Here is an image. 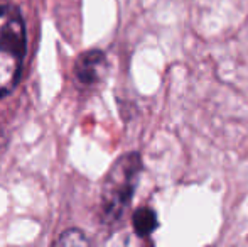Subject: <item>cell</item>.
I'll list each match as a JSON object with an SVG mask.
<instances>
[{"label":"cell","mask_w":248,"mask_h":247,"mask_svg":"<svg viewBox=\"0 0 248 247\" xmlns=\"http://www.w3.org/2000/svg\"><path fill=\"white\" fill-rule=\"evenodd\" d=\"M142 159L139 152H127L115 161L101 186V215L107 224H117L134 198Z\"/></svg>","instance_id":"6da1fadb"},{"label":"cell","mask_w":248,"mask_h":247,"mask_svg":"<svg viewBox=\"0 0 248 247\" xmlns=\"http://www.w3.org/2000/svg\"><path fill=\"white\" fill-rule=\"evenodd\" d=\"M26 56V26L16 7H0V97L10 93L20 78Z\"/></svg>","instance_id":"7a4b0ae2"},{"label":"cell","mask_w":248,"mask_h":247,"mask_svg":"<svg viewBox=\"0 0 248 247\" xmlns=\"http://www.w3.org/2000/svg\"><path fill=\"white\" fill-rule=\"evenodd\" d=\"M107 71V58L98 49H90L78 58L75 66L76 78L81 85H96Z\"/></svg>","instance_id":"3957f363"},{"label":"cell","mask_w":248,"mask_h":247,"mask_svg":"<svg viewBox=\"0 0 248 247\" xmlns=\"http://www.w3.org/2000/svg\"><path fill=\"white\" fill-rule=\"evenodd\" d=\"M132 225H134V231L139 237H149V235L157 229L159 222H157V215L152 208L142 207L134 212Z\"/></svg>","instance_id":"277c9868"},{"label":"cell","mask_w":248,"mask_h":247,"mask_svg":"<svg viewBox=\"0 0 248 247\" xmlns=\"http://www.w3.org/2000/svg\"><path fill=\"white\" fill-rule=\"evenodd\" d=\"M58 246H86L90 244V241L86 239L85 232L78 231V229H71L61 234V237L54 242Z\"/></svg>","instance_id":"5b68a950"}]
</instances>
